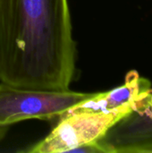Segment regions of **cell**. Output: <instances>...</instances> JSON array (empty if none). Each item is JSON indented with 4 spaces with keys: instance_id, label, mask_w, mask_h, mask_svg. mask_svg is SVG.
Instances as JSON below:
<instances>
[{
    "instance_id": "277c9868",
    "label": "cell",
    "mask_w": 152,
    "mask_h": 153,
    "mask_svg": "<svg viewBox=\"0 0 152 153\" xmlns=\"http://www.w3.org/2000/svg\"><path fill=\"white\" fill-rule=\"evenodd\" d=\"M97 143L103 153H152V92L139 108L117 121Z\"/></svg>"
},
{
    "instance_id": "7a4b0ae2",
    "label": "cell",
    "mask_w": 152,
    "mask_h": 153,
    "mask_svg": "<svg viewBox=\"0 0 152 153\" xmlns=\"http://www.w3.org/2000/svg\"><path fill=\"white\" fill-rule=\"evenodd\" d=\"M92 93L68 90H39L0 82V140L10 126L25 120H52Z\"/></svg>"
},
{
    "instance_id": "6da1fadb",
    "label": "cell",
    "mask_w": 152,
    "mask_h": 153,
    "mask_svg": "<svg viewBox=\"0 0 152 153\" xmlns=\"http://www.w3.org/2000/svg\"><path fill=\"white\" fill-rule=\"evenodd\" d=\"M74 72L68 0H0V82L68 90Z\"/></svg>"
},
{
    "instance_id": "3957f363",
    "label": "cell",
    "mask_w": 152,
    "mask_h": 153,
    "mask_svg": "<svg viewBox=\"0 0 152 153\" xmlns=\"http://www.w3.org/2000/svg\"><path fill=\"white\" fill-rule=\"evenodd\" d=\"M123 117L116 113L102 111H80L64 114L46 138L24 152H72L82 145L97 143L111 126Z\"/></svg>"
}]
</instances>
